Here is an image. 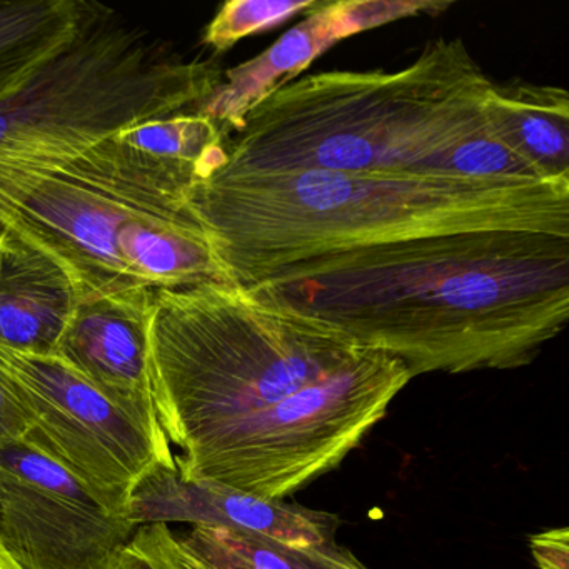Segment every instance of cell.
I'll use <instances>...</instances> for the list:
<instances>
[{"label": "cell", "instance_id": "cell-11", "mask_svg": "<svg viewBox=\"0 0 569 569\" xmlns=\"http://www.w3.org/2000/svg\"><path fill=\"white\" fill-rule=\"evenodd\" d=\"M152 292L79 301L54 356L136 421L152 431H162L149 369Z\"/></svg>", "mask_w": 569, "mask_h": 569}, {"label": "cell", "instance_id": "cell-12", "mask_svg": "<svg viewBox=\"0 0 569 569\" xmlns=\"http://www.w3.org/2000/svg\"><path fill=\"white\" fill-rule=\"evenodd\" d=\"M79 305L68 271L21 236L0 232V345L54 356Z\"/></svg>", "mask_w": 569, "mask_h": 569}, {"label": "cell", "instance_id": "cell-3", "mask_svg": "<svg viewBox=\"0 0 569 569\" xmlns=\"http://www.w3.org/2000/svg\"><path fill=\"white\" fill-rule=\"evenodd\" d=\"M191 204L239 288L298 262L418 239L569 238V176L212 172Z\"/></svg>", "mask_w": 569, "mask_h": 569}, {"label": "cell", "instance_id": "cell-10", "mask_svg": "<svg viewBox=\"0 0 569 569\" xmlns=\"http://www.w3.org/2000/svg\"><path fill=\"white\" fill-rule=\"evenodd\" d=\"M446 9V2H322L305 22L282 36L268 51L226 71L221 86L199 106L196 114L214 121L228 138L239 129L254 102L279 86L291 82L335 42L409 16L438 14Z\"/></svg>", "mask_w": 569, "mask_h": 569}, {"label": "cell", "instance_id": "cell-17", "mask_svg": "<svg viewBox=\"0 0 569 569\" xmlns=\"http://www.w3.org/2000/svg\"><path fill=\"white\" fill-rule=\"evenodd\" d=\"M321 4L318 0H229L209 22L202 42L221 54L248 36L301 12L316 11Z\"/></svg>", "mask_w": 569, "mask_h": 569}, {"label": "cell", "instance_id": "cell-7", "mask_svg": "<svg viewBox=\"0 0 569 569\" xmlns=\"http://www.w3.org/2000/svg\"><path fill=\"white\" fill-rule=\"evenodd\" d=\"M0 369L28 411L24 446L58 462L112 515L128 518L152 468L176 466L164 432L136 421L58 356L0 345Z\"/></svg>", "mask_w": 569, "mask_h": 569}, {"label": "cell", "instance_id": "cell-21", "mask_svg": "<svg viewBox=\"0 0 569 569\" xmlns=\"http://www.w3.org/2000/svg\"><path fill=\"white\" fill-rule=\"evenodd\" d=\"M529 549L539 569H569L568 528H555L529 536Z\"/></svg>", "mask_w": 569, "mask_h": 569}, {"label": "cell", "instance_id": "cell-9", "mask_svg": "<svg viewBox=\"0 0 569 569\" xmlns=\"http://www.w3.org/2000/svg\"><path fill=\"white\" fill-rule=\"evenodd\" d=\"M128 519L138 526L186 522L254 532L291 548L335 542L339 518L288 501H269L216 481H186L176 466L152 468L132 492Z\"/></svg>", "mask_w": 569, "mask_h": 569}, {"label": "cell", "instance_id": "cell-18", "mask_svg": "<svg viewBox=\"0 0 569 569\" xmlns=\"http://www.w3.org/2000/svg\"><path fill=\"white\" fill-rule=\"evenodd\" d=\"M114 569H184L174 531L162 522L139 526Z\"/></svg>", "mask_w": 569, "mask_h": 569}, {"label": "cell", "instance_id": "cell-22", "mask_svg": "<svg viewBox=\"0 0 569 569\" xmlns=\"http://www.w3.org/2000/svg\"><path fill=\"white\" fill-rule=\"evenodd\" d=\"M0 569H22L18 561L9 555L2 542H0Z\"/></svg>", "mask_w": 569, "mask_h": 569}, {"label": "cell", "instance_id": "cell-14", "mask_svg": "<svg viewBox=\"0 0 569 569\" xmlns=\"http://www.w3.org/2000/svg\"><path fill=\"white\" fill-rule=\"evenodd\" d=\"M88 0H0V102L22 91L81 31Z\"/></svg>", "mask_w": 569, "mask_h": 569}, {"label": "cell", "instance_id": "cell-2", "mask_svg": "<svg viewBox=\"0 0 569 569\" xmlns=\"http://www.w3.org/2000/svg\"><path fill=\"white\" fill-rule=\"evenodd\" d=\"M249 291L398 358L416 376L531 365L569 319V238L478 232L311 259Z\"/></svg>", "mask_w": 569, "mask_h": 569}, {"label": "cell", "instance_id": "cell-1", "mask_svg": "<svg viewBox=\"0 0 569 569\" xmlns=\"http://www.w3.org/2000/svg\"><path fill=\"white\" fill-rule=\"evenodd\" d=\"M149 369L181 478L269 501L339 468L412 381L388 352L221 282L152 292Z\"/></svg>", "mask_w": 569, "mask_h": 569}, {"label": "cell", "instance_id": "cell-20", "mask_svg": "<svg viewBox=\"0 0 569 569\" xmlns=\"http://www.w3.org/2000/svg\"><path fill=\"white\" fill-rule=\"evenodd\" d=\"M29 431L28 411L11 379L0 369V449L24 445Z\"/></svg>", "mask_w": 569, "mask_h": 569}, {"label": "cell", "instance_id": "cell-4", "mask_svg": "<svg viewBox=\"0 0 569 569\" xmlns=\"http://www.w3.org/2000/svg\"><path fill=\"white\" fill-rule=\"evenodd\" d=\"M492 86L461 39L432 42L402 71L292 79L251 106L216 172L541 179L496 134Z\"/></svg>", "mask_w": 569, "mask_h": 569}, {"label": "cell", "instance_id": "cell-6", "mask_svg": "<svg viewBox=\"0 0 569 569\" xmlns=\"http://www.w3.org/2000/svg\"><path fill=\"white\" fill-rule=\"evenodd\" d=\"M222 76L92 2L74 41L0 102V164H49L126 129L196 114Z\"/></svg>", "mask_w": 569, "mask_h": 569}, {"label": "cell", "instance_id": "cell-13", "mask_svg": "<svg viewBox=\"0 0 569 569\" xmlns=\"http://www.w3.org/2000/svg\"><path fill=\"white\" fill-rule=\"evenodd\" d=\"M488 111L506 148L538 178L569 176V96L556 86H492Z\"/></svg>", "mask_w": 569, "mask_h": 569}, {"label": "cell", "instance_id": "cell-15", "mask_svg": "<svg viewBox=\"0 0 569 569\" xmlns=\"http://www.w3.org/2000/svg\"><path fill=\"white\" fill-rule=\"evenodd\" d=\"M119 136L148 154L191 166L199 181L208 179L226 161L224 132L214 121L194 112L156 119L126 129Z\"/></svg>", "mask_w": 569, "mask_h": 569}, {"label": "cell", "instance_id": "cell-5", "mask_svg": "<svg viewBox=\"0 0 569 569\" xmlns=\"http://www.w3.org/2000/svg\"><path fill=\"white\" fill-rule=\"evenodd\" d=\"M198 181L116 134L49 164H0V232L56 259L79 301L232 284L191 204Z\"/></svg>", "mask_w": 569, "mask_h": 569}, {"label": "cell", "instance_id": "cell-8", "mask_svg": "<svg viewBox=\"0 0 569 569\" xmlns=\"http://www.w3.org/2000/svg\"><path fill=\"white\" fill-rule=\"evenodd\" d=\"M138 529L36 449H0V542L22 569H114Z\"/></svg>", "mask_w": 569, "mask_h": 569}, {"label": "cell", "instance_id": "cell-19", "mask_svg": "<svg viewBox=\"0 0 569 569\" xmlns=\"http://www.w3.org/2000/svg\"><path fill=\"white\" fill-rule=\"evenodd\" d=\"M278 546L295 569H369L348 548L336 541L308 548H291L282 542H278Z\"/></svg>", "mask_w": 569, "mask_h": 569}, {"label": "cell", "instance_id": "cell-16", "mask_svg": "<svg viewBox=\"0 0 569 569\" xmlns=\"http://www.w3.org/2000/svg\"><path fill=\"white\" fill-rule=\"evenodd\" d=\"M176 541L184 569H295L278 542L254 532L191 526Z\"/></svg>", "mask_w": 569, "mask_h": 569}]
</instances>
